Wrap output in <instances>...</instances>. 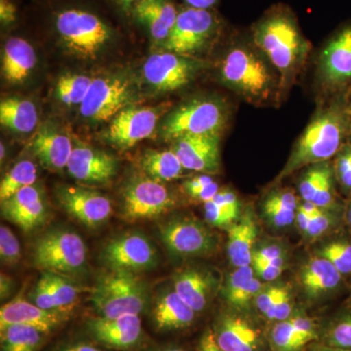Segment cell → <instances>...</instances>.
<instances>
[{
  "label": "cell",
  "mask_w": 351,
  "mask_h": 351,
  "mask_svg": "<svg viewBox=\"0 0 351 351\" xmlns=\"http://www.w3.org/2000/svg\"><path fill=\"white\" fill-rule=\"evenodd\" d=\"M346 92L337 93L331 103L321 108L313 117L295 145L278 180L306 166L329 161L348 142L351 119L348 112Z\"/></svg>",
  "instance_id": "obj_1"
},
{
  "label": "cell",
  "mask_w": 351,
  "mask_h": 351,
  "mask_svg": "<svg viewBox=\"0 0 351 351\" xmlns=\"http://www.w3.org/2000/svg\"><path fill=\"white\" fill-rule=\"evenodd\" d=\"M253 38L258 49L278 71L281 87L286 88L302 69L309 50L294 16L286 9L270 11L254 27Z\"/></svg>",
  "instance_id": "obj_2"
},
{
  "label": "cell",
  "mask_w": 351,
  "mask_h": 351,
  "mask_svg": "<svg viewBox=\"0 0 351 351\" xmlns=\"http://www.w3.org/2000/svg\"><path fill=\"white\" fill-rule=\"evenodd\" d=\"M274 66L250 48H232L221 62L219 75L226 86L254 104L269 101L277 93L280 80Z\"/></svg>",
  "instance_id": "obj_3"
},
{
  "label": "cell",
  "mask_w": 351,
  "mask_h": 351,
  "mask_svg": "<svg viewBox=\"0 0 351 351\" xmlns=\"http://www.w3.org/2000/svg\"><path fill=\"white\" fill-rule=\"evenodd\" d=\"M91 302L101 317L140 315L147 306V294L144 285L133 272L112 270L94 288Z\"/></svg>",
  "instance_id": "obj_4"
},
{
  "label": "cell",
  "mask_w": 351,
  "mask_h": 351,
  "mask_svg": "<svg viewBox=\"0 0 351 351\" xmlns=\"http://www.w3.org/2000/svg\"><path fill=\"white\" fill-rule=\"evenodd\" d=\"M228 108L217 99H196L174 110L162 127L165 140L189 135L219 134L228 121Z\"/></svg>",
  "instance_id": "obj_5"
},
{
  "label": "cell",
  "mask_w": 351,
  "mask_h": 351,
  "mask_svg": "<svg viewBox=\"0 0 351 351\" xmlns=\"http://www.w3.org/2000/svg\"><path fill=\"white\" fill-rule=\"evenodd\" d=\"M86 246L80 235L69 230L46 233L36 242L32 258L36 267L58 274H73L86 263Z\"/></svg>",
  "instance_id": "obj_6"
},
{
  "label": "cell",
  "mask_w": 351,
  "mask_h": 351,
  "mask_svg": "<svg viewBox=\"0 0 351 351\" xmlns=\"http://www.w3.org/2000/svg\"><path fill=\"white\" fill-rule=\"evenodd\" d=\"M56 27L66 46L82 57H93L110 39V29L100 18L71 9L57 16Z\"/></svg>",
  "instance_id": "obj_7"
},
{
  "label": "cell",
  "mask_w": 351,
  "mask_h": 351,
  "mask_svg": "<svg viewBox=\"0 0 351 351\" xmlns=\"http://www.w3.org/2000/svg\"><path fill=\"white\" fill-rule=\"evenodd\" d=\"M215 27L216 22L209 11L189 7L178 14L174 27L164 41L165 49L182 56L199 52L209 43Z\"/></svg>",
  "instance_id": "obj_8"
},
{
  "label": "cell",
  "mask_w": 351,
  "mask_h": 351,
  "mask_svg": "<svg viewBox=\"0 0 351 351\" xmlns=\"http://www.w3.org/2000/svg\"><path fill=\"white\" fill-rule=\"evenodd\" d=\"M323 84L334 93L351 88V23L343 25L328 41L319 58Z\"/></svg>",
  "instance_id": "obj_9"
},
{
  "label": "cell",
  "mask_w": 351,
  "mask_h": 351,
  "mask_svg": "<svg viewBox=\"0 0 351 351\" xmlns=\"http://www.w3.org/2000/svg\"><path fill=\"white\" fill-rule=\"evenodd\" d=\"M174 199L161 182L137 178L123 193V215L129 221L156 218L167 212Z\"/></svg>",
  "instance_id": "obj_10"
},
{
  "label": "cell",
  "mask_w": 351,
  "mask_h": 351,
  "mask_svg": "<svg viewBox=\"0 0 351 351\" xmlns=\"http://www.w3.org/2000/svg\"><path fill=\"white\" fill-rule=\"evenodd\" d=\"M199 64L176 53H157L145 62V80L158 90L169 92L188 85L195 77Z\"/></svg>",
  "instance_id": "obj_11"
},
{
  "label": "cell",
  "mask_w": 351,
  "mask_h": 351,
  "mask_svg": "<svg viewBox=\"0 0 351 351\" xmlns=\"http://www.w3.org/2000/svg\"><path fill=\"white\" fill-rule=\"evenodd\" d=\"M131 98L130 84L122 78H95L80 113L85 119L106 121L115 117Z\"/></svg>",
  "instance_id": "obj_12"
},
{
  "label": "cell",
  "mask_w": 351,
  "mask_h": 351,
  "mask_svg": "<svg viewBox=\"0 0 351 351\" xmlns=\"http://www.w3.org/2000/svg\"><path fill=\"white\" fill-rule=\"evenodd\" d=\"M161 237L167 248L179 256L207 255L216 246L213 233L193 219H173L165 223Z\"/></svg>",
  "instance_id": "obj_13"
},
{
  "label": "cell",
  "mask_w": 351,
  "mask_h": 351,
  "mask_svg": "<svg viewBox=\"0 0 351 351\" xmlns=\"http://www.w3.org/2000/svg\"><path fill=\"white\" fill-rule=\"evenodd\" d=\"M101 258L112 270L134 272L152 267L156 253L145 237L132 233L112 240L104 249Z\"/></svg>",
  "instance_id": "obj_14"
},
{
  "label": "cell",
  "mask_w": 351,
  "mask_h": 351,
  "mask_svg": "<svg viewBox=\"0 0 351 351\" xmlns=\"http://www.w3.org/2000/svg\"><path fill=\"white\" fill-rule=\"evenodd\" d=\"M87 330L97 343L117 350H130L143 339L142 322L138 314L91 318L87 321Z\"/></svg>",
  "instance_id": "obj_15"
},
{
  "label": "cell",
  "mask_w": 351,
  "mask_h": 351,
  "mask_svg": "<svg viewBox=\"0 0 351 351\" xmlns=\"http://www.w3.org/2000/svg\"><path fill=\"white\" fill-rule=\"evenodd\" d=\"M69 318V311H47L18 295L0 309V330L10 325H25L48 335L62 326Z\"/></svg>",
  "instance_id": "obj_16"
},
{
  "label": "cell",
  "mask_w": 351,
  "mask_h": 351,
  "mask_svg": "<svg viewBox=\"0 0 351 351\" xmlns=\"http://www.w3.org/2000/svg\"><path fill=\"white\" fill-rule=\"evenodd\" d=\"M158 113L151 108H130L120 110L110 122L108 140L119 149H130L151 137L156 130Z\"/></svg>",
  "instance_id": "obj_17"
},
{
  "label": "cell",
  "mask_w": 351,
  "mask_h": 351,
  "mask_svg": "<svg viewBox=\"0 0 351 351\" xmlns=\"http://www.w3.org/2000/svg\"><path fill=\"white\" fill-rule=\"evenodd\" d=\"M57 196L64 210L88 228L100 226L112 214L110 201L97 191L64 186Z\"/></svg>",
  "instance_id": "obj_18"
},
{
  "label": "cell",
  "mask_w": 351,
  "mask_h": 351,
  "mask_svg": "<svg viewBox=\"0 0 351 351\" xmlns=\"http://www.w3.org/2000/svg\"><path fill=\"white\" fill-rule=\"evenodd\" d=\"M172 151L184 169L217 172L221 164L219 134L184 136L174 141Z\"/></svg>",
  "instance_id": "obj_19"
},
{
  "label": "cell",
  "mask_w": 351,
  "mask_h": 351,
  "mask_svg": "<svg viewBox=\"0 0 351 351\" xmlns=\"http://www.w3.org/2000/svg\"><path fill=\"white\" fill-rule=\"evenodd\" d=\"M2 215L25 232H31L45 221L47 208L43 193L36 186H31L3 201Z\"/></svg>",
  "instance_id": "obj_20"
},
{
  "label": "cell",
  "mask_w": 351,
  "mask_h": 351,
  "mask_svg": "<svg viewBox=\"0 0 351 351\" xmlns=\"http://www.w3.org/2000/svg\"><path fill=\"white\" fill-rule=\"evenodd\" d=\"M69 173L88 184L107 182L117 174V160L106 152L88 147H75L68 163Z\"/></svg>",
  "instance_id": "obj_21"
},
{
  "label": "cell",
  "mask_w": 351,
  "mask_h": 351,
  "mask_svg": "<svg viewBox=\"0 0 351 351\" xmlns=\"http://www.w3.org/2000/svg\"><path fill=\"white\" fill-rule=\"evenodd\" d=\"M334 165L329 161L313 164L299 182L300 195L306 202L313 203L321 209L341 208L337 202Z\"/></svg>",
  "instance_id": "obj_22"
},
{
  "label": "cell",
  "mask_w": 351,
  "mask_h": 351,
  "mask_svg": "<svg viewBox=\"0 0 351 351\" xmlns=\"http://www.w3.org/2000/svg\"><path fill=\"white\" fill-rule=\"evenodd\" d=\"M300 279L307 297L316 299L338 290L343 276L330 261L318 256L302 267Z\"/></svg>",
  "instance_id": "obj_23"
},
{
  "label": "cell",
  "mask_w": 351,
  "mask_h": 351,
  "mask_svg": "<svg viewBox=\"0 0 351 351\" xmlns=\"http://www.w3.org/2000/svg\"><path fill=\"white\" fill-rule=\"evenodd\" d=\"M317 339L315 324L311 318L295 316L279 321L271 332L274 351H302L307 343Z\"/></svg>",
  "instance_id": "obj_24"
},
{
  "label": "cell",
  "mask_w": 351,
  "mask_h": 351,
  "mask_svg": "<svg viewBox=\"0 0 351 351\" xmlns=\"http://www.w3.org/2000/svg\"><path fill=\"white\" fill-rule=\"evenodd\" d=\"M258 235L257 223L250 209L228 228V255L235 267L252 265L253 247Z\"/></svg>",
  "instance_id": "obj_25"
},
{
  "label": "cell",
  "mask_w": 351,
  "mask_h": 351,
  "mask_svg": "<svg viewBox=\"0 0 351 351\" xmlns=\"http://www.w3.org/2000/svg\"><path fill=\"white\" fill-rule=\"evenodd\" d=\"M215 336L223 351H257L260 343L257 330L239 316L223 317Z\"/></svg>",
  "instance_id": "obj_26"
},
{
  "label": "cell",
  "mask_w": 351,
  "mask_h": 351,
  "mask_svg": "<svg viewBox=\"0 0 351 351\" xmlns=\"http://www.w3.org/2000/svg\"><path fill=\"white\" fill-rule=\"evenodd\" d=\"M36 64V55L25 39L11 38L7 41L2 59V73L11 83L24 82Z\"/></svg>",
  "instance_id": "obj_27"
},
{
  "label": "cell",
  "mask_w": 351,
  "mask_h": 351,
  "mask_svg": "<svg viewBox=\"0 0 351 351\" xmlns=\"http://www.w3.org/2000/svg\"><path fill=\"white\" fill-rule=\"evenodd\" d=\"M135 14L149 27L152 38L165 41L179 13L168 0H144L135 6Z\"/></svg>",
  "instance_id": "obj_28"
},
{
  "label": "cell",
  "mask_w": 351,
  "mask_h": 351,
  "mask_svg": "<svg viewBox=\"0 0 351 351\" xmlns=\"http://www.w3.org/2000/svg\"><path fill=\"white\" fill-rule=\"evenodd\" d=\"M32 149L45 167L60 170L68 166L73 147L68 136L55 131L41 130L34 138Z\"/></svg>",
  "instance_id": "obj_29"
},
{
  "label": "cell",
  "mask_w": 351,
  "mask_h": 351,
  "mask_svg": "<svg viewBox=\"0 0 351 351\" xmlns=\"http://www.w3.org/2000/svg\"><path fill=\"white\" fill-rule=\"evenodd\" d=\"M195 311L175 292L167 293L157 302L154 313V324L159 331H172L191 326Z\"/></svg>",
  "instance_id": "obj_30"
},
{
  "label": "cell",
  "mask_w": 351,
  "mask_h": 351,
  "mask_svg": "<svg viewBox=\"0 0 351 351\" xmlns=\"http://www.w3.org/2000/svg\"><path fill=\"white\" fill-rule=\"evenodd\" d=\"M38 121V110L31 101L21 98H9L0 105V122L17 133H29Z\"/></svg>",
  "instance_id": "obj_31"
},
{
  "label": "cell",
  "mask_w": 351,
  "mask_h": 351,
  "mask_svg": "<svg viewBox=\"0 0 351 351\" xmlns=\"http://www.w3.org/2000/svg\"><path fill=\"white\" fill-rule=\"evenodd\" d=\"M298 206V198L292 189H276L263 201V216L272 226L286 228L294 221Z\"/></svg>",
  "instance_id": "obj_32"
},
{
  "label": "cell",
  "mask_w": 351,
  "mask_h": 351,
  "mask_svg": "<svg viewBox=\"0 0 351 351\" xmlns=\"http://www.w3.org/2000/svg\"><path fill=\"white\" fill-rule=\"evenodd\" d=\"M175 292L195 313H199L205 308L208 302L209 279L196 270H186L176 277Z\"/></svg>",
  "instance_id": "obj_33"
},
{
  "label": "cell",
  "mask_w": 351,
  "mask_h": 351,
  "mask_svg": "<svg viewBox=\"0 0 351 351\" xmlns=\"http://www.w3.org/2000/svg\"><path fill=\"white\" fill-rule=\"evenodd\" d=\"M240 201L232 191H219L211 200L204 203L205 219L210 225L230 228L240 215Z\"/></svg>",
  "instance_id": "obj_34"
},
{
  "label": "cell",
  "mask_w": 351,
  "mask_h": 351,
  "mask_svg": "<svg viewBox=\"0 0 351 351\" xmlns=\"http://www.w3.org/2000/svg\"><path fill=\"white\" fill-rule=\"evenodd\" d=\"M142 167L151 179L156 182H169L182 175V167L174 152L149 151L142 158Z\"/></svg>",
  "instance_id": "obj_35"
},
{
  "label": "cell",
  "mask_w": 351,
  "mask_h": 351,
  "mask_svg": "<svg viewBox=\"0 0 351 351\" xmlns=\"http://www.w3.org/2000/svg\"><path fill=\"white\" fill-rule=\"evenodd\" d=\"M1 331V351H38L46 334L25 325H10Z\"/></svg>",
  "instance_id": "obj_36"
},
{
  "label": "cell",
  "mask_w": 351,
  "mask_h": 351,
  "mask_svg": "<svg viewBox=\"0 0 351 351\" xmlns=\"http://www.w3.org/2000/svg\"><path fill=\"white\" fill-rule=\"evenodd\" d=\"M38 179V169L32 161L22 160L9 171L0 184L1 202L8 199L21 189L34 186Z\"/></svg>",
  "instance_id": "obj_37"
},
{
  "label": "cell",
  "mask_w": 351,
  "mask_h": 351,
  "mask_svg": "<svg viewBox=\"0 0 351 351\" xmlns=\"http://www.w3.org/2000/svg\"><path fill=\"white\" fill-rule=\"evenodd\" d=\"M93 80L82 75L62 76L57 83V95L60 100L69 106L82 105L89 91Z\"/></svg>",
  "instance_id": "obj_38"
},
{
  "label": "cell",
  "mask_w": 351,
  "mask_h": 351,
  "mask_svg": "<svg viewBox=\"0 0 351 351\" xmlns=\"http://www.w3.org/2000/svg\"><path fill=\"white\" fill-rule=\"evenodd\" d=\"M41 276L45 278L46 283L50 289L51 294L57 302L58 307L60 309L69 311V307L73 306L77 300L80 289L62 274L43 271Z\"/></svg>",
  "instance_id": "obj_39"
},
{
  "label": "cell",
  "mask_w": 351,
  "mask_h": 351,
  "mask_svg": "<svg viewBox=\"0 0 351 351\" xmlns=\"http://www.w3.org/2000/svg\"><path fill=\"white\" fill-rule=\"evenodd\" d=\"M319 256L330 261L343 276H351V240L329 242L320 249Z\"/></svg>",
  "instance_id": "obj_40"
},
{
  "label": "cell",
  "mask_w": 351,
  "mask_h": 351,
  "mask_svg": "<svg viewBox=\"0 0 351 351\" xmlns=\"http://www.w3.org/2000/svg\"><path fill=\"white\" fill-rule=\"evenodd\" d=\"M335 177L339 188L346 195L351 197V142L350 140L341 147L335 156Z\"/></svg>",
  "instance_id": "obj_41"
},
{
  "label": "cell",
  "mask_w": 351,
  "mask_h": 351,
  "mask_svg": "<svg viewBox=\"0 0 351 351\" xmlns=\"http://www.w3.org/2000/svg\"><path fill=\"white\" fill-rule=\"evenodd\" d=\"M184 189L191 197L203 203L211 200L219 191V184L206 175L197 176L189 180L184 182Z\"/></svg>",
  "instance_id": "obj_42"
},
{
  "label": "cell",
  "mask_w": 351,
  "mask_h": 351,
  "mask_svg": "<svg viewBox=\"0 0 351 351\" xmlns=\"http://www.w3.org/2000/svg\"><path fill=\"white\" fill-rule=\"evenodd\" d=\"M252 278H254V269L251 265L237 267L228 277L226 287V298L232 306L237 301L242 291L246 288Z\"/></svg>",
  "instance_id": "obj_43"
},
{
  "label": "cell",
  "mask_w": 351,
  "mask_h": 351,
  "mask_svg": "<svg viewBox=\"0 0 351 351\" xmlns=\"http://www.w3.org/2000/svg\"><path fill=\"white\" fill-rule=\"evenodd\" d=\"M325 343L351 351V314L341 318L330 328Z\"/></svg>",
  "instance_id": "obj_44"
},
{
  "label": "cell",
  "mask_w": 351,
  "mask_h": 351,
  "mask_svg": "<svg viewBox=\"0 0 351 351\" xmlns=\"http://www.w3.org/2000/svg\"><path fill=\"white\" fill-rule=\"evenodd\" d=\"M0 256L6 265H14L21 258V247L17 237L7 226L0 228Z\"/></svg>",
  "instance_id": "obj_45"
},
{
  "label": "cell",
  "mask_w": 351,
  "mask_h": 351,
  "mask_svg": "<svg viewBox=\"0 0 351 351\" xmlns=\"http://www.w3.org/2000/svg\"><path fill=\"white\" fill-rule=\"evenodd\" d=\"M32 301L36 306L43 309H47V311H57V309H60L58 307L56 301H55L54 298L51 294L50 289L48 287L47 283H46L45 278L43 276H41L38 284H36V288H34V293L32 295Z\"/></svg>",
  "instance_id": "obj_46"
},
{
  "label": "cell",
  "mask_w": 351,
  "mask_h": 351,
  "mask_svg": "<svg viewBox=\"0 0 351 351\" xmlns=\"http://www.w3.org/2000/svg\"><path fill=\"white\" fill-rule=\"evenodd\" d=\"M253 269L261 279L265 281H274L282 274L285 269V258H277L267 263H254Z\"/></svg>",
  "instance_id": "obj_47"
},
{
  "label": "cell",
  "mask_w": 351,
  "mask_h": 351,
  "mask_svg": "<svg viewBox=\"0 0 351 351\" xmlns=\"http://www.w3.org/2000/svg\"><path fill=\"white\" fill-rule=\"evenodd\" d=\"M292 313V299L288 288L281 287L278 299L274 304V309L270 313L269 319L276 321L287 320Z\"/></svg>",
  "instance_id": "obj_48"
},
{
  "label": "cell",
  "mask_w": 351,
  "mask_h": 351,
  "mask_svg": "<svg viewBox=\"0 0 351 351\" xmlns=\"http://www.w3.org/2000/svg\"><path fill=\"white\" fill-rule=\"evenodd\" d=\"M281 286H270V287L261 291L256 299V304L260 313L269 319L270 313L274 309V304L278 299Z\"/></svg>",
  "instance_id": "obj_49"
},
{
  "label": "cell",
  "mask_w": 351,
  "mask_h": 351,
  "mask_svg": "<svg viewBox=\"0 0 351 351\" xmlns=\"http://www.w3.org/2000/svg\"><path fill=\"white\" fill-rule=\"evenodd\" d=\"M280 258H285L284 248L279 245H267L253 252L252 263L271 262Z\"/></svg>",
  "instance_id": "obj_50"
},
{
  "label": "cell",
  "mask_w": 351,
  "mask_h": 351,
  "mask_svg": "<svg viewBox=\"0 0 351 351\" xmlns=\"http://www.w3.org/2000/svg\"><path fill=\"white\" fill-rule=\"evenodd\" d=\"M16 8L7 0H0V19L4 24H9L15 21Z\"/></svg>",
  "instance_id": "obj_51"
},
{
  "label": "cell",
  "mask_w": 351,
  "mask_h": 351,
  "mask_svg": "<svg viewBox=\"0 0 351 351\" xmlns=\"http://www.w3.org/2000/svg\"><path fill=\"white\" fill-rule=\"evenodd\" d=\"M199 351H223L217 343L216 336L211 330H208L200 341Z\"/></svg>",
  "instance_id": "obj_52"
},
{
  "label": "cell",
  "mask_w": 351,
  "mask_h": 351,
  "mask_svg": "<svg viewBox=\"0 0 351 351\" xmlns=\"http://www.w3.org/2000/svg\"><path fill=\"white\" fill-rule=\"evenodd\" d=\"M295 219H297V225L300 232H301L302 234L306 235L307 230H308L309 223H311V215L306 214V212L302 211V210L300 209L299 206H298Z\"/></svg>",
  "instance_id": "obj_53"
},
{
  "label": "cell",
  "mask_w": 351,
  "mask_h": 351,
  "mask_svg": "<svg viewBox=\"0 0 351 351\" xmlns=\"http://www.w3.org/2000/svg\"><path fill=\"white\" fill-rule=\"evenodd\" d=\"M218 0H186V3L189 7L196 9H203V10H208L217 3Z\"/></svg>",
  "instance_id": "obj_54"
},
{
  "label": "cell",
  "mask_w": 351,
  "mask_h": 351,
  "mask_svg": "<svg viewBox=\"0 0 351 351\" xmlns=\"http://www.w3.org/2000/svg\"><path fill=\"white\" fill-rule=\"evenodd\" d=\"M60 351H101L100 348L87 343H75L63 348Z\"/></svg>",
  "instance_id": "obj_55"
},
{
  "label": "cell",
  "mask_w": 351,
  "mask_h": 351,
  "mask_svg": "<svg viewBox=\"0 0 351 351\" xmlns=\"http://www.w3.org/2000/svg\"><path fill=\"white\" fill-rule=\"evenodd\" d=\"M304 351H350L343 350V348H335V346H331L329 345H313L311 346V348H307Z\"/></svg>",
  "instance_id": "obj_56"
},
{
  "label": "cell",
  "mask_w": 351,
  "mask_h": 351,
  "mask_svg": "<svg viewBox=\"0 0 351 351\" xmlns=\"http://www.w3.org/2000/svg\"><path fill=\"white\" fill-rule=\"evenodd\" d=\"M120 3L123 4L124 6H131V5H137V4L141 3V2L144 1V0H119Z\"/></svg>",
  "instance_id": "obj_57"
},
{
  "label": "cell",
  "mask_w": 351,
  "mask_h": 351,
  "mask_svg": "<svg viewBox=\"0 0 351 351\" xmlns=\"http://www.w3.org/2000/svg\"><path fill=\"white\" fill-rule=\"evenodd\" d=\"M346 103H348V112L351 119V88L346 92Z\"/></svg>",
  "instance_id": "obj_58"
},
{
  "label": "cell",
  "mask_w": 351,
  "mask_h": 351,
  "mask_svg": "<svg viewBox=\"0 0 351 351\" xmlns=\"http://www.w3.org/2000/svg\"><path fill=\"white\" fill-rule=\"evenodd\" d=\"M0 151H1V154H0V158H1V161L3 160L4 157H5L6 149L4 147L3 143H1L0 145Z\"/></svg>",
  "instance_id": "obj_59"
},
{
  "label": "cell",
  "mask_w": 351,
  "mask_h": 351,
  "mask_svg": "<svg viewBox=\"0 0 351 351\" xmlns=\"http://www.w3.org/2000/svg\"><path fill=\"white\" fill-rule=\"evenodd\" d=\"M152 351H184V350H181V348H162V350H152Z\"/></svg>",
  "instance_id": "obj_60"
},
{
  "label": "cell",
  "mask_w": 351,
  "mask_h": 351,
  "mask_svg": "<svg viewBox=\"0 0 351 351\" xmlns=\"http://www.w3.org/2000/svg\"><path fill=\"white\" fill-rule=\"evenodd\" d=\"M348 308H350V311L351 313V294L350 295V299H348Z\"/></svg>",
  "instance_id": "obj_61"
},
{
  "label": "cell",
  "mask_w": 351,
  "mask_h": 351,
  "mask_svg": "<svg viewBox=\"0 0 351 351\" xmlns=\"http://www.w3.org/2000/svg\"><path fill=\"white\" fill-rule=\"evenodd\" d=\"M348 140H350L351 142V133H350V138H348Z\"/></svg>",
  "instance_id": "obj_62"
}]
</instances>
